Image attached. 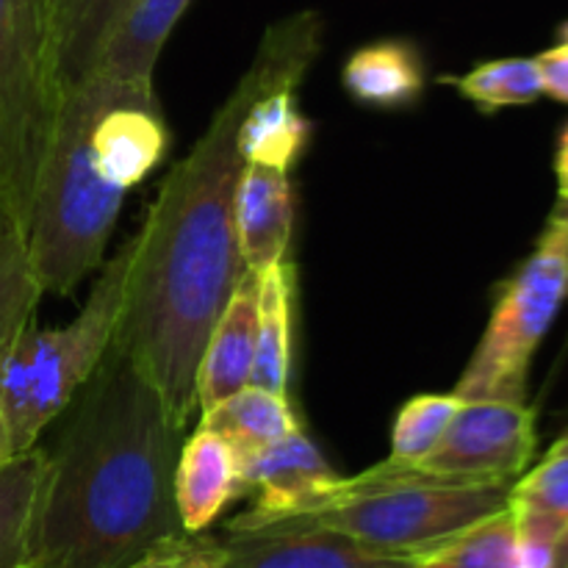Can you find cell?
I'll return each instance as SVG.
<instances>
[{
	"label": "cell",
	"mask_w": 568,
	"mask_h": 568,
	"mask_svg": "<svg viewBox=\"0 0 568 568\" xmlns=\"http://www.w3.org/2000/svg\"><path fill=\"white\" fill-rule=\"evenodd\" d=\"M536 414L527 403L464 399L442 442L408 464L438 483H514L536 455Z\"/></svg>",
	"instance_id": "ba28073f"
},
{
	"label": "cell",
	"mask_w": 568,
	"mask_h": 568,
	"mask_svg": "<svg viewBox=\"0 0 568 568\" xmlns=\"http://www.w3.org/2000/svg\"><path fill=\"white\" fill-rule=\"evenodd\" d=\"M220 560L222 544L216 538L203 536V532L197 536L186 532V536L159 544L125 568H220Z\"/></svg>",
	"instance_id": "d4e9b609"
},
{
	"label": "cell",
	"mask_w": 568,
	"mask_h": 568,
	"mask_svg": "<svg viewBox=\"0 0 568 568\" xmlns=\"http://www.w3.org/2000/svg\"><path fill=\"white\" fill-rule=\"evenodd\" d=\"M236 497H242L236 453L220 433L200 425L178 453L175 466V503L183 530L192 536L205 532Z\"/></svg>",
	"instance_id": "4fadbf2b"
},
{
	"label": "cell",
	"mask_w": 568,
	"mask_h": 568,
	"mask_svg": "<svg viewBox=\"0 0 568 568\" xmlns=\"http://www.w3.org/2000/svg\"><path fill=\"white\" fill-rule=\"evenodd\" d=\"M28 568H48V566H42V564H37V560H33V564L28 566Z\"/></svg>",
	"instance_id": "d6a6232c"
},
{
	"label": "cell",
	"mask_w": 568,
	"mask_h": 568,
	"mask_svg": "<svg viewBox=\"0 0 568 568\" xmlns=\"http://www.w3.org/2000/svg\"><path fill=\"white\" fill-rule=\"evenodd\" d=\"M555 214L566 222V231H568V200H558V205H555ZM566 247H568V236H566Z\"/></svg>",
	"instance_id": "4dcf8cb0"
},
{
	"label": "cell",
	"mask_w": 568,
	"mask_h": 568,
	"mask_svg": "<svg viewBox=\"0 0 568 568\" xmlns=\"http://www.w3.org/2000/svg\"><path fill=\"white\" fill-rule=\"evenodd\" d=\"M466 100L483 111L530 105L544 94L536 59H497L483 61L475 70L458 78H444Z\"/></svg>",
	"instance_id": "7402d4cb"
},
{
	"label": "cell",
	"mask_w": 568,
	"mask_h": 568,
	"mask_svg": "<svg viewBox=\"0 0 568 568\" xmlns=\"http://www.w3.org/2000/svg\"><path fill=\"white\" fill-rule=\"evenodd\" d=\"M464 399L455 394H419L399 408L392 427V455L388 458L414 464L422 460L447 433Z\"/></svg>",
	"instance_id": "603a6c76"
},
{
	"label": "cell",
	"mask_w": 568,
	"mask_h": 568,
	"mask_svg": "<svg viewBox=\"0 0 568 568\" xmlns=\"http://www.w3.org/2000/svg\"><path fill=\"white\" fill-rule=\"evenodd\" d=\"M258 333V281L244 272L205 338L197 366V408L209 410L250 386Z\"/></svg>",
	"instance_id": "8fae6325"
},
{
	"label": "cell",
	"mask_w": 568,
	"mask_h": 568,
	"mask_svg": "<svg viewBox=\"0 0 568 568\" xmlns=\"http://www.w3.org/2000/svg\"><path fill=\"white\" fill-rule=\"evenodd\" d=\"M349 98L369 109H405L425 92V61L405 39H381L355 50L342 70Z\"/></svg>",
	"instance_id": "5bb4252c"
},
{
	"label": "cell",
	"mask_w": 568,
	"mask_h": 568,
	"mask_svg": "<svg viewBox=\"0 0 568 568\" xmlns=\"http://www.w3.org/2000/svg\"><path fill=\"white\" fill-rule=\"evenodd\" d=\"M311 142V122L297 100V87L264 89L247 105L239 125V150L247 164L292 172Z\"/></svg>",
	"instance_id": "9a60e30c"
},
{
	"label": "cell",
	"mask_w": 568,
	"mask_h": 568,
	"mask_svg": "<svg viewBox=\"0 0 568 568\" xmlns=\"http://www.w3.org/2000/svg\"><path fill=\"white\" fill-rule=\"evenodd\" d=\"M200 425L220 433L233 447L236 460L247 458L303 427L288 403V394L266 392L258 386L242 388L214 408L203 410Z\"/></svg>",
	"instance_id": "d6986e66"
},
{
	"label": "cell",
	"mask_w": 568,
	"mask_h": 568,
	"mask_svg": "<svg viewBox=\"0 0 568 568\" xmlns=\"http://www.w3.org/2000/svg\"><path fill=\"white\" fill-rule=\"evenodd\" d=\"M220 568H416L422 555L386 552L320 527L225 530Z\"/></svg>",
	"instance_id": "30bf717a"
},
{
	"label": "cell",
	"mask_w": 568,
	"mask_h": 568,
	"mask_svg": "<svg viewBox=\"0 0 568 568\" xmlns=\"http://www.w3.org/2000/svg\"><path fill=\"white\" fill-rule=\"evenodd\" d=\"M39 491L33 560L125 568L186 536L175 503L181 427L148 375L111 344L70 408Z\"/></svg>",
	"instance_id": "7a4b0ae2"
},
{
	"label": "cell",
	"mask_w": 568,
	"mask_h": 568,
	"mask_svg": "<svg viewBox=\"0 0 568 568\" xmlns=\"http://www.w3.org/2000/svg\"><path fill=\"white\" fill-rule=\"evenodd\" d=\"M338 480L342 475L300 427L292 436L239 460V486L242 494H255V503L227 527L261 525L320 508L336 491Z\"/></svg>",
	"instance_id": "9c48e42d"
},
{
	"label": "cell",
	"mask_w": 568,
	"mask_h": 568,
	"mask_svg": "<svg viewBox=\"0 0 568 568\" xmlns=\"http://www.w3.org/2000/svg\"><path fill=\"white\" fill-rule=\"evenodd\" d=\"M555 172H558V194L560 200H568V125L560 133L558 159H555Z\"/></svg>",
	"instance_id": "83f0119b"
},
{
	"label": "cell",
	"mask_w": 568,
	"mask_h": 568,
	"mask_svg": "<svg viewBox=\"0 0 568 568\" xmlns=\"http://www.w3.org/2000/svg\"><path fill=\"white\" fill-rule=\"evenodd\" d=\"M136 242L133 233L105 261L75 320L48 331L31 322L0 364V425L14 455L37 447L114 344Z\"/></svg>",
	"instance_id": "5b68a950"
},
{
	"label": "cell",
	"mask_w": 568,
	"mask_h": 568,
	"mask_svg": "<svg viewBox=\"0 0 568 568\" xmlns=\"http://www.w3.org/2000/svg\"><path fill=\"white\" fill-rule=\"evenodd\" d=\"M416 568H519V544L510 508L466 527L419 558Z\"/></svg>",
	"instance_id": "44dd1931"
},
{
	"label": "cell",
	"mask_w": 568,
	"mask_h": 568,
	"mask_svg": "<svg viewBox=\"0 0 568 568\" xmlns=\"http://www.w3.org/2000/svg\"><path fill=\"white\" fill-rule=\"evenodd\" d=\"M170 150L153 83L89 72L64 89L26 227L42 292L70 294L103 266L122 200Z\"/></svg>",
	"instance_id": "3957f363"
},
{
	"label": "cell",
	"mask_w": 568,
	"mask_h": 568,
	"mask_svg": "<svg viewBox=\"0 0 568 568\" xmlns=\"http://www.w3.org/2000/svg\"><path fill=\"white\" fill-rule=\"evenodd\" d=\"M189 3L192 0H136V6L128 11L125 20L100 50L92 72L122 78V81L153 83L161 50Z\"/></svg>",
	"instance_id": "e0dca14e"
},
{
	"label": "cell",
	"mask_w": 568,
	"mask_h": 568,
	"mask_svg": "<svg viewBox=\"0 0 568 568\" xmlns=\"http://www.w3.org/2000/svg\"><path fill=\"white\" fill-rule=\"evenodd\" d=\"M322 31L316 11L266 28L250 67L164 178L136 233L114 347L153 381L181 430L197 408L205 338L247 272L236 239V192L247 164L239 125L255 94L283 83L300 87L322 48Z\"/></svg>",
	"instance_id": "6da1fadb"
},
{
	"label": "cell",
	"mask_w": 568,
	"mask_h": 568,
	"mask_svg": "<svg viewBox=\"0 0 568 568\" xmlns=\"http://www.w3.org/2000/svg\"><path fill=\"white\" fill-rule=\"evenodd\" d=\"M294 233V192L288 172L244 164L236 192V239L244 270L261 272L286 258Z\"/></svg>",
	"instance_id": "7c38bea8"
},
{
	"label": "cell",
	"mask_w": 568,
	"mask_h": 568,
	"mask_svg": "<svg viewBox=\"0 0 568 568\" xmlns=\"http://www.w3.org/2000/svg\"><path fill=\"white\" fill-rule=\"evenodd\" d=\"M555 568H568V525L555 544Z\"/></svg>",
	"instance_id": "f1b7e54d"
},
{
	"label": "cell",
	"mask_w": 568,
	"mask_h": 568,
	"mask_svg": "<svg viewBox=\"0 0 568 568\" xmlns=\"http://www.w3.org/2000/svg\"><path fill=\"white\" fill-rule=\"evenodd\" d=\"M255 281H258V333H255V364L250 386L288 394L297 266L294 261L283 258L255 272Z\"/></svg>",
	"instance_id": "2e32d148"
},
{
	"label": "cell",
	"mask_w": 568,
	"mask_h": 568,
	"mask_svg": "<svg viewBox=\"0 0 568 568\" xmlns=\"http://www.w3.org/2000/svg\"><path fill=\"white\" fill-rule=\"evenodd\" d=\"M14 458V453H11L9 442H6V433H3V425H0V466L6 464V460Z\"/></svg>",
	"instance_id": "f546056e"
},
{
	"label": "cell",
	"mask_w": 568,
	"mask_h": 568,
	"mask_svg": "<svg viewBox=\"0 0 568 568\" xmlns=\"http://www.w3.org/2000/svg\"><path fill=\"white\" fill-rule=\"evenodd\" d=\"M566 222L552 211L536 250L499 292L455 397L525 403L532 355L568 297Z\"/></svg>",
	"instance_id": "52a82bcc"
},
{
	"label": "cell",
	"mask_w": 568,
	"mask_h": 568,
	"mask_svg": "<svg viewBox=\"0 0 568 568\" xmlns=\"http://www.w3.org/2000/svg\"><path fill=\"white\" fill-rule=\"evenodd\" d=\"M42 283L28 258L26 239L0 258V364L37 314Z\"/></svg>",
	"instance_id": "cb8c5ba5"
},
{
	"label": "cell",
	"mask_w": 568,
	"mask_h": 568,
	"mask_svg": "<svg viewBox=\"0 0 568 568\" xmlns=\"http://www.w3.org/2000/svg\"><path fill=\"white\" fill-rule=\"evenodd\" d=\"M536 67L541 75L544 94L568 103V39L536 55Z\"/></svg>",
	"instance_id": "484cf974"
},
{
	"label": "cell",
	"mask_w": 568,
	"mask_h": 568,
	"mask_svg": "<svg viewBox=\"0 0 568 568\" xmlns=\"http://www.w3.org/2000/svg\"><path fill=\"white\" fill-rule=\"evenodd\" d=\"M61 98L48 0H0V200L22 236Z\"/></svg>",
	"instance_id": "8992f818"
},
{
	"label": "cell",
	"mask_w": 568,
	"mask_h": 568,
	"mask_svg": "<svg viewBox=\"0 0 568 568\" xmlns=\"http://www.w3.org/2000/svg\"><path fill=\"white\" fill-rule=\"evenodd\" d=\"M22 239L26 236H22L20 222L14 220V214H11V211L6 209L3 200H0V258H3L17 242H22Z\"/></svg>",
	"instance_id": "4316f807"
},
{
	"label": "cell",
	"mask_w": 568,
	"mask_h": 568,
	"mask_svg": "<svg viewBox=\"0 0 568 568\" xmlns=\"http://www.w3.org/2000/svg\"><path fill=\"white\" fill-rule=\"evenodd\" d=\"M510 486L514 483H438L403 460L386 458L361 475L342 477L336 491L320 508L261 525L320 527L342 532L364 547L425 555L466 527L508 508Z\"/></svg>",
	"instance_id": "277c9868"
},
{
	"label": "cell",
	"mask_w": 568,
	"mask_h": 568,
	"mask_svg": "<svg viewBox=\"0 0 568 568\" xmlns=\"http://www.w3.org/2000/svg\"><path fill=\"white\" fill-rule=\"evenodd\" d=\"M133 6L136 0H48L64 89L81 83L94 70L100 50Z\"/></svg>",
	"instance_id": "ac0fdd59"
},
{
	"label": "cell",
	"mask_w": 568,
	"mask_h": 568,
	"mask_svg": "<svg viewBox=\"0 0 568 568\" xmlns=\"http://www.w3.org/2000/svg\"><path fill=\"white\" fill-rule=\"evenodd\" d=\"M44 464V449L33 447L0 466V568L33 564V527Z\"/></svg>",
	"instance_id": "ffe728a7"
},
{
	"label": "cell",
	"mask_w": 568,
	"mask_h": 568,
	"mask_svg": "<svg viewBox=\"0 0 568 568\" xmlns=\"http://www.w3.org/2000/svg\"><path fill=\"white\" fill-rule=\"evenodd\" d=\"M558 444H564V447H568V427H566V433H564V436L558 438Z\"/></svg>",
	"instance_id": "1f68e13d"
}]
</instances>
